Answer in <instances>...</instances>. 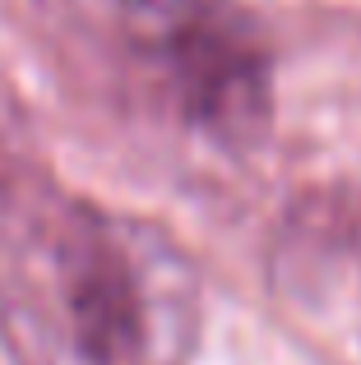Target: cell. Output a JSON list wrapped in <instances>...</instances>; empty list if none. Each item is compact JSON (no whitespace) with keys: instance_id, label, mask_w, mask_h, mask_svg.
Wrapping results in <instances>:
<instances>
[{"instance_id":"obj_1","label":"cell","mask_w":361,"mask_h":365,"mask_svg":"<svg viewBox=\"0 0 361 365\" xmlns=\"http://www.w3.org/2000/svg\"><path fill=\"white\" fill-rule=\"evenodd\" d=\"M51 287L79 365H185L199 347V273L144 217L65 213L51 236Z\"/></svg>"},{"instance_id":"obj_2","label":"cell","mask_w":361,"mask_h":365,"mask_svg":"<svg viewBox=\"0 0 361 365\" xmlns=\"http://www.w3.org/2000/svg\"><path fill=\"white\" fill-rule=\"evenodd\" d=\"M135 51L190 130L255 148L273 120V56L236 0H111Z\"/></svg>"}]
</instances>
